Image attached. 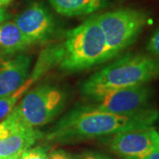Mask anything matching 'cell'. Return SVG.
Wrapping results in <instances>:
<instances>
[{"instance_id":"obj_1","label":"cell","mask_w":159,"mask_h":159,"mask_svg":"<svg viewBox=\"0 0 159 159\" xmlns=\"http://www.w3.org/2000/svg\"><path fill=\"white\" fill-rule=\"evenodd\" d=\"M157 118L158 112L155 109L148 108L130 114H117L94 106H80L62 117L45 137L49 142H73L151 127Z\"/></svg>"},{"instance_id":"obj_2","label":"cell","mask_w":159,"mask_h":159,"mask_svg":"<svg viewBox=\"0 0 159 159\" xmlns=\"http://www.w3.org/2000/svg\"><path fill=\"white\" fill-rule=\"evenodd\" d=\"M159 78V57L127 54L109 64L86 80L80 87L83 96L97 100L110 91L142 85Z\"/></svg>"},{"instance_id":"obj_3","label":"cell","mask_w":159,"mask_h":159,"mask_svg":"<svg viewBox=\"0 0 159 159\" xmlns=\"http://www.w3.org/2000/svg\"><path fill=\"white\" fill-rule=\"evenodd\" d=\"M58 65L64 72L75 73L108 61V48L96 16L69 30L61 43Z\"/></svg>"},{"instance_id":"obj_4","label":"cell","mask_w":159,"mask_h":159,"mask_svg":"<svg viewBox=\"0 0 159 159\" xmlns=\"http://www.w3.org/2000/svg\"><path fill=\"white\" fill-rule=\"evenodd\" d=\"M102 29L111 60L135 42L148 21V15L141 10L122 8L96 16Z\"/></svg>"},{"instance_id":"obj_5","label":"cell","mask_w":159,"mask_h":159,"mask_svg":"<svg viewBox=\"0 0 159 159\" xmlns=\"http://www.w3.org/2000/svg\"><path fill=\"white\" fill-rule=\"evenodd\" d=\"M66 103V95L62 89L41 85L28 92L13 110L25 125L36 128L55 119Z\"/></svg>"},{"instance_id":"obj_6","label":"cell","mask_w":159,"mask_h":159,"mask_svg":"<svg viewBox=\"0 0 159 159\" xmlns=\"http://www.w3.org/2000/svg\"><path fill=\"white\" fill-rule=\"evenodd\" d=\"M152 89L146 84L114 89L96 100V108L117 114L134 113L148 109Z\"/></svg>"},{"instance_id":"obj_7","label":"cell","mask_w":159,"mask_h":159,"mask_svg":"<svg viewBox=\"0 0 159 159\" xmlns=\"http://www.w3.org/2000/svg\"><path fill=\"white\" fill-rule=\"evenodd\" d=\"M154 127L134 129L114 134L110 147L114 153L124 159H142L153 148Z\"/></svg>"},{"instance_id":"obj_8","label":"cell","mask_w":159,"mask_h":159,"mask_svg":"<svg viewBox=\"0 0 159 159\" xmlns=\"http://www.w3.org/2000/svg\"><path fill=\"white\" fill-rule=\"evenodd\" d=\"M14 22L32 44L48 42L55 30V23L51 14L39 4L29 6L15 19Z\"/></svg>"},{"instance_id":"obj_9","label":"cell","mask_w":159,"mask_h":159,"mask_svg":"<svg viewBox=\"0 0 159 159\" xmlns=\"http://www.w3.org/2000/svg\"><path fill=\"white\" fill-rule=\"evenodd\" d=\"M31 58L26 55L0 61V97L17 90L28 80Z\"/></svg>"},{"instance_id":"obj_10","label":"cell","mask_w":159,"mask_h":159,"mask_svg":"<svg viewBox=\"0 0 159 159\" xmlns=\"http://www.w3.org/2000/svg\"><path fill=\"white\" fill-rule=\"evenodd\" d=\"M43 136V134L35 127L26 126L0 139V159L20 155Z\"/></svg>"},{"instance_id":"obj_11","label":"cell","mask_w":159,"mask_h":159,"mask_svg":"<svg viewBox=\"0 0 159 159\" xmlns=\"http://www.w3.org/2000/svg\"><path fill=\"white\" fill-rule=\"evenodd\" d=\"M33 45L29 39L13 21H5L0 24V51L6 54H13L22 51Z\"/></svg>"},{"instance_id":"obj_12","label":"cell","mask_w":159,"mask_h":159,"mask_svg":"<svg viewBox=\"0 0 159 159\" xmlns=\"http://www.w3.org/2000/svg\"><path fill=\"white\" fill-rule=\"evenodd\" d=\"M55 11L65 16L88 15L101 9L109 0H49Z\"/></svg>"},{"instance_id":"obj_13","label":"cell","mask_w":159,"mask_h":159,"mask_svg":"<svg viewBox=\"0 0 159 159\" xmlns=\"http://www.w3.org/2000/svg\"><path fill=\"white\" fill-rule=\"evenodd\" d=\"M62 57L61 43L49 46L41 52L39 58L31 73L30 78L36 81L52 67L58 66Z\"/></svg>"},{"instance_id":"obj_14","label":"cell","mask_w":159,"mask_h":159,"mask_svg":"<svg viewBox=\"0 0 159 159\" xmlns=\"http://www.w3.org/2000/svg\"><path fill=\"white\" fill-rule=\"evenodd\" d=\"M34 81L30 77L17 90L12 92L10 95L5 97H0V120H3L11 113V111L16 106V103L19 99L29 90Z\"/></svg>"},{"instance_id":"obj_15","label":"cell","mask_w":159,"mask_h":159,"mask_svg":"<svg viewBox=\"0 0 159 159\" xmlns=\"http://www.w3.org/2000/svg\"><path fill=\"white\" fill-rule=\"evenodd\" d=\"M47 149L44 147L37 146L34 148H29L20 155V159H48Z\"/></svg>"},{"instance_id":"obj_16","label":"cell","mask_w":159,"mask_h":159,"mask_svg":"<svg viewBox=\"0 0 159 159\" xmlns=\"http://www.w3.org/2000/svg\"><path fill=\"white\" fill-rule=\"evenodd\" d=\"M147 51L151 56L159 57V28L152 34L147 44Z\"/></svg>"},{"instance_id":"obj_17","label":"cell","mask_w":159,"mask_h":159,"mask_svg":"<svg viewBox=\"0 0 159 159\" xmlns=\"http://www.w3.org/2000/svg\"><path fill=\"white\" fill-rule=\"evenodd\" d=\"M142 159H159V133L157 131L155 134L153 148Z\"/></svg>"},{"instance_id":"obj_18","label":"cell","mask_w":159,"mask_h":159,"mask_svg":"<svg viewBox=\"0 0 159 159\" xmlns=\"http://www.w3.org/2000/svg\"><path fill=\"white\" fill-rule=\"evenodd\" d=\"M48 159H77L72 154L68 153L62 149H57L52 151Z\"/></svg>"},{"instance_id":"obj_19","label":"cell","mask_w":159,"mask_h":159,"mask_svg":"<svg viewBox=\"0 0 159 159\" xmlns=\"http://www.w3.org/2000/svg\"><path fill=\"white\" fill-rule=\"evenodd\" d=\"M83 159H111L107 156L101 155V154H90L86 156Z\"/></svg>"},{"instance_id":"obj_20","label":"cell","mask_w":159,"mask_h":159,"mask_svg":"<svg viewBox=\"0 0 159 159\" xmlns=\"http://www.w3.org/2000/svg\"><path fill=\"white\" fill-rule=\"evenodd\" d=\"M8 18V14L6 13V11L5 9H3L0 6V24L3 22H5Z\"/></svg>"},{"instance_id":"obj_21","label":"cell","mask_w":159,"mask_h":159,"mask_svg":"<svg viewBox=\"0 0 159 159\" xmlns=\"http://www.w3.org/2000/svg\"><path fill=\"white\" fill-rule=\"evenodd\" d=\"M11 0H0V6H6L11 4Z\"/></svg>"},{"instance_id":"obj_22","label":"cell","mask_w":159,"mask_h":159,"mask_svg":"<svg viewBox=\"0 0 159 159\" xmlns=\"http://www.w3.org/2000/svg\"><path fill=\"white\" fill-rule=\"evenodd\" d=\"M6 159H20V155L13 156V157H8V158H6Z\"/></svg>"}]
</instances>
